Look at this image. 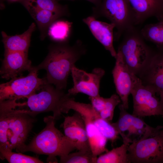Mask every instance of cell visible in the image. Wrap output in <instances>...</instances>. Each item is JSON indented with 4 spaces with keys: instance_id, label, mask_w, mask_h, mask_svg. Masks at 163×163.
<instances>
[{
    "instance_id": "cell-29",
    "label": "cell",
    "mask_w": 163,
    "mask_h": 163,
    "mask_svg": "<svg viewBox=\"0 0 163 163\" xmlns=\"http://www.w3.org/2000/svg\"><path fill=\"white\" fill-rule=\"evenodd\" d=\"M58 2L63 0H56ZM69 0V1H75L76 0ZM88 2H90L94 4V6H97L98 5L100 2L101 0H85Z\"/></svg>"
},
{
    "instance_id": "cell-5",
    "label": "cell",
    "mask_w": 163,
    "mask_h": 163,
    "mask_svg": "<svg viewBox=\"0 0 163 163\" xmlns=\"http://www.w3.org/2000/svg\"><path fill=\"white\" fill-rule=\"evenodd\" d=\"M96 18L104 17L114 24L117 31L114 40H118L126 30L136 25L134 11L127 0H101L93 8Z\"/></svg>"
},
{
    "instance_id": "cell-25",
    "label": "cell",
    "mask_w": 163,
    "mask_h": 163,
    "mask_svg": "<svg viewBox=\"0 0 163 163\" xmlns=\"http://www.w3.org/2000/svg\"><path fill=\"white\" fill-rule=\"evenodd\" d=\"M0 158L6 159L10 163H42L43 162L37 157H31L12 150L0 149Z\"/></svg>"
},
{
    "instance_id": "cell-19",
    "label": "cell",
    "mask_w": 163,
    "mask_h": 163,
    "mask_svg": "<svg viewBox=\"0 0 163 163\" xmlns=\"http://www.w3.org/2000/svg\"><path fill=\"white\" fill-rule=\"evenodd\" d=\"M82 117L85 121L90 149L96 163L98 155L108 151L106 148L107 140L91 121Z\"/></svg>"
},
{
    "instance_id": "cell-6",
    "label": "cell",
    "mask_w": 163,
    "mask_h": 163,
    "mask_svg": "<svg viewBox=\"0 0 163 163\" xmlns=\"http://www.w3.org/2000/svg\"><path fill=\"white\" fill-rule=\"evenodd\" d=\"M68 95V93L65 94L63 90L47 83L38 93H35L27 97L26 102L19 103V107H25L24 109L33 116L41 113L51 111L53 117L56 119L62 114L61 106Z\"/></svg>"
},
{
    "instance_id": "cell-21",
    "label": "cell",
    "mask_w": 163,
    "mask_h": 163,
    "mask_svg": "<svg viewBox=\"0 0 163 163\" xmlns=\"http://www.w3.org/2000/svg\"><path fill=\"white\" fill-rule=\"evenodd\" d=\"M20 2L26 8H33L49 10L61 17L69 15L68 6L60 4L56 0H21Z\"/></svg>"
},
{
    "instance_id": "cell-14",
    "label": "cell",
    "mask_w": 163,
    "mask_h": 163,
    "mask_svg": "<svg viewBox=\"0 0 163 163\" xmlns=\"http://www.w3.org/2000/svg\"><path fill=\"white\" fill-rule=\"evenodd\" d=\"M0 70L2 78L8 80L21 75L33 68L28 58V53L5 50Z\"/></svg>"
},
{
    "instance_id": "cell-23",
    "label": "cell",
    "mask_w": 163,
    "mask_h": 163,
    "mask_svg": "<svg viewBox=\"0 0 163 163\" xmlns=\"http://www.w3.org/2000/svg\"><path fill=\"white\" fill-rule=\"evenodd\" d=\"M156 23L146 25L140 31L144 38L155 44L159 49H163V17Z\"/></svg>"
},
{
    "instance_id": "cell-13",
    "label": "cell",
    "mask_w": 163,
    "mask_h": 163,
    "mask_svg": "<svg viewBox=\"0 0 163 163\" xmlns=\"http://www.w3.org/2000/svg\"><path fill=\"white\" fill-rule=\"evenodd\" d=\"M62 126L64 135L74 143L76 149L91 150L85 121L80 113L76 112L65 117Z\"/></svg>"
},
{
    "instance_id": "cell-31",
    "label": "cell",
    "mask_w": 163,
    "mask_h": 163,
    "mask_svg": "<svg viewBox=\"0 0 163 163\" xmlns=\"http://www.w3.org/2000/svg\"><path fill=\"white\" fill-rule=\"evenodd\" d=\"M7 0L10 2H20L21 0Z\"/></svg>"
},
{
    "instance_id": "cell-10",
    "label": "cell",
    "mask_w": 163,
    "mask_h": 163,
    "mask_svg": "<svg viewBox=\"0 0 163 163\" xmlns=\"http://www.w3.org/2000/svg\"><path fill=\"white\" fill-rule=\"evenodd\" d=\"M156 93V91L152 87L144 85L139 78L131 93L133 104L132 114L139 117L162 116L163 111Z\"/></svg>"
},
{
    "instance_id": "cell-17",
    "label": "cell",
    "mask_w": 163,
    "mask_h": 163,
    "mask_svg": "<svg viewBox=\"0 0 163 163\" xmlns=\"http://www.w3.org/2000/svg\"><path fill=\"white\" fill-rule=\"evenodd\" d=\"M145 69L147 74L148 84L146 85L152 87L159 94L163 91V49L154 53Z\"/></svg>"
},
{
    "instance_id": "cell-26",
    "label": "cell",
    "mask_w": 163,
    "mask_h": 163,
    "mask_svg": "<svg viewBox=\"0 0 163 163\" xmlns=\"http://www.w3.org/2000/svg\"><path fill=\"white\" fill-rule=\"evenodd\" d=\"M61 163H95L91 150H78L60 158Z\"/></svg>"
},
{
    "instance_id": "cell-3",
    "label": "cell",
    "mask_w": 163,
    "mask_h": 163,
    "mask_svg": "<svg viewBox=\"0 0 163 163\" xmlns=\"http://www.w3.org/2000/svg\"><path fill=\"white\" fill-rule=\"evenodd\" d=\"M53 116L44 118L45 128L19 151L31 152L48 155L49 162H57V156L63 157L76 149L74 143L56 128Z\"/></svg>"
},
{
    "instance_id": "cell-28",
    "label": "cell",
    "mask_w": 163,
    "mask_h": 163,
    "mask_svg": "<svg viewBox=\"0 0 163 163\" xmlns=\"http://www.w3.org/2000/svg\"><path fill=\"white\" fill-rule=\"evenodd\" d=\"M91 104L94 109L100 112L104 108L105 105V98L100 95L94 97H89Z\"/></svg>"
},
{
    "instance_id": "cell-15",
    "label": "cell",
    "mask_w": 163,
    "mask_h": 163,
    "mask_svg": "<svg viewBox=\"0 0 163 163\" xmlns=\"http://www.w3.org/2000/svg\"><path fill=\"white\" fill-rule=\"evenodd\" d=\"M82 21L88 27L95 38L115 58L117 52L113 45L114 24L97 20L92 15L83 18Z\"/></svg>"
},
{
    "instance_id": "cell-4",
    "label": "cell",
    "mask_w": 163,
    "mask_h": 163,
    "mask_svg": "<svg viewBox=\"0 0 163 163\" xmlns=\"http://www.w3.org/2000/svg\"><path fill=\"white\" fill-rule=\"evenodd\" d=\"M117 51L129 69L137 75L144 69L154 55L145 44L140 31L134 27L125 31Z\"/></svg>"
},
{
    "instance_id": "cell-12",
    "label": "cell",
    "mask_w": 163,
    "mask_h": 163,
    "mask_svg": "<svg viewBox=\"0 0 163 163\" xmlns=\"http://www.w3.org/2000/svg\"><path fill=\"white\" fill-rule=\"evenodd\" d=\"M115 59L112 72L114 82L121 104L127 110L129 108V96L139 78L128 67L118 51Z\"/></svg>"
},
{
    "instance_id": "cell-9",
    "label": "cell",
    "mask_w": 163,
    "mask_h": 163,
    "mask_svg": "<svg viewBox=\"0 0 163 163\" xmlns=\"http://www.w3.org/2000/svg\"><path fill=\"white\" fill-rule=\"evenodd\" d=\"M127 154L129 163H163V129L129 144Z\"/></svg>"
},
{
    "instance_id": "cell-2",
    "label": "cell",
    "mask_w": 163,
    "mask_h": 163,
    "mask_svg": "<svg viewBox=\"0 0 163 163\" xmlns=\"http://www.w3.org/2000/svg\"><path fill=\"white\" fill-rule=\"evenodd\" d=\"M15 99L0 101V149L19 152L34 121V116L24 109H17Z\"/></svg>"
},
{
    "instance_id": "cell-24",
    "label": "cell",
    "mask_w": 163,
    "mask_h": 163,
    "mask_svg": "<svg viewBox=\"0 0 163 163\" xmlns=\"http://www.w3.org/2000/svg\"><path fill=\"white\" fill-rule=\"evenodd\" d=\"M129 145L123 143L120 146L100 155L96 163H129L127 154Z\"/></svg>"
},
{
    "instance_id": "cell-27",
    "label": "cell",
    "mask_w": 163,
    "mask_h": 163,
    "mask_svg": "<svg viewBox=\"0 0 163 163\" xmlns=\"http://www.w3.org/2000/svg\"><path fill=\"white\" fill-rule=\"evenodd\" d=\"M121 102L120 97L117 94H113L109 98H105L104 108L99 113L101 117L108 121H112L114 109Z\"/></svg>"
},
{
    "instance_id": "cell-20",
    "label": "cell",
    "mask_w": 163,
    "mask_h": 163,
    "mask_svg": "<svg viewBox=\"0 0 163 163\" xmlns=\"http://www.w3.org/2000/svg\"><path fill=\"white\" fill-rule=\"evenodd\" d=\"M36 22L40 31V38L43 40L48 34L49 28L56 21L62 17L51 11L33 8H26Z\"/></svg>"
},
{
    "instance_id": "cell-18",
    "label": "cell",
    "mask_w": 163,
    "mask_h": 163,
    "mask_svg": "<svg viewBox=\"0 0 163 163\" xmlns=\"http://www.w3.org/2000/svg\"><path fill=\"white\" fill-rule=\"evenodd\" d=\"M36 28L35 23H32L28 29L21 34L11 36L4 31H2V42L5 50L28 53L31 37Z\"/></svg>"
},
{
    "instance_id": "cell-22",
    "label": "cell",
    "mask_w": 163,
    "mask_h": 163,
    "mask_svg": "<svg viewBox=\"0 0 163 163\" xmlns=\"http://www.w3.org/2000/svg\"><path fill=\"white\" fill-rule=\"evenodd\" d=\"M72 24L67 21L57 20L49 27L47 35L56 43L67 42L71 35Z\"/></svg>"
},
{
    "instance_id": "cell-7",
    "label": "cell",
    "mask_w": 163,
    "mask_h": 163,
    "mask_svg": "<svg viewBox=\"0 0 163 163\" xmlns=\"http://www.w3.org/2000/svg\"><path fill=\"white\" fill-rule=\"evenodd\" d=\"M120 115L117 121L112 125L121 136L123 143L129 144L158 133L163 129L159 126L152 127L140 117L130 114L122 104L119 106Z\"/></svg>"
},
{
    "instance_id": "cell-16",
    "label": "cell",
    "mask_w": 163,
    "mask_h": 163,
    "mask_svg": "<svg viewBox=\"0 0 163 163\" xmlns=\"http://www.w3.org/2000/svg\"><path fill=\"white\" fill-rule=\"evenodd\" d=\"M134 13L136 25L147 18L163 17V0H127Z\"/></svg>"
},
{
    "instance_id": "cell-11",
    "label": "cell",
    "mask_w": 163,
    "mask_h": 163,
    "mask_svg": "<svg viewBox=\"0 0 163 163\" xmlns=\"http://www.w3.org/2000/svg\"><path fill=\"white\" fill-rule=\"evenodd\" d=\"M105 73L104 70L100 68H95L91 72L88 73L75 65L71 71L73 85L68 90V93L72 96L82 93L89 97L99 95L100 83Z\"/></svg>"
},
{
    "instance_id": "cell-8",
    "label": "cell",
    "mask_w": 163,
    "mask_h": 163,
    "mask_svg": "<svg viewBox=\"0 0 163 163\" xmlns=\"http://www.w3.org/2000/svg\"><path fill=\"white\" fill-rule=\"evenodd\" d=\"M38 70L34 67L26 76L21 75L11 79L0 85V101L8 99L17 100L27 98L36 93L47 83L45 78L38 77Z\"/></svg>"
},
{
    "instance_id": "cell-1",
    "label": "cell",
    "mask_w": 163,
    "mask_h": 163,
    "mask_svg": "<svg viewBox=\"0 0 163 163\" xmlns=\"http://www.w3.org/2000/svg\"><path fill=\"white\" fill-rule=\"evenodd\" d=\"M86 51L85 46L79 40L72 46L68 42L56 43L50 46L49 53L44 60L34 67L38 70H45L47 73L45 78L47 83L63 90L66 87L72 68Z\"/></svg>"
},
{
    "instance_id": "cell-30",
    "label": "cell",
    "mask_w": 163,
    "mask_h": 163,
    "mask_svg": "<svg viewBox=\"0 0 163 163\" xmlns=\"http://www.w3.org/2000/svg\"><path fill=\"white\" fill-rule=\"evenodd\" d=\"M159 94L160 98V101L163 111V91L161 92ZM162 117H163V115L162 116Z\"/></svg>"
}]
</instances>
